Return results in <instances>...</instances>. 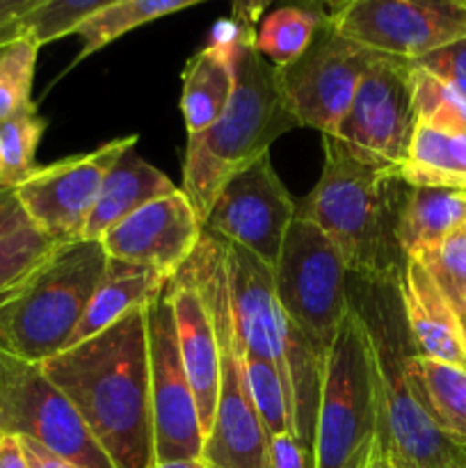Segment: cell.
I'll use <instances>...</instances> for the list:
<instances>
[{"label":"cell","mask_w":466,"mask_h":468,"mask_svg":"<svg viewBox=\"0 0 466 468\" xmlns=\"http://www.w3.org/2000/svg\"><path fill=\"white\" fill-rule=\"evenodd\" d=\"M41 370L73 402L114 468L155 464L144 306L44 361Z\"/></svg>","instance_id":"obj_1"},{"label":"cell","mask_w":466,"mask_h":468,"mask_svg":"<svg viewBox=\"0 0 466 468\" xmlns=\"http://www.w3.org/2000/svg\"><path fill=\"white\" fill-rule=\"evenodd\" d=\"M320 181L297 213L318 224L336 245L350 277L365 282L397 279L405 256L397 245V218L409 186L397 172L356 160L332 135H323Z\"/></svg>","instance_id":"obj_2"},{"label":"cell","mask_w":466,"mask_h":468,"mask_svg":"<svg viewBox=\"0 0 466 468\" xmlns=\"http://www.w3.org/2000/svg\"><path fill=\"white\" fill-rule=\"evenodd\" d=\"M347 297L368 334L377 373V443L400 468H466V451L432 423L407 379V356L416 352L402 314L397 279L347 277Z\"/></svg>","instance_id":"obj_3"},{"label":"cell","mask_w":466,"mask_h":468,"mask_svg":"<svg viewBox=\"0 0 466 468\" xmlns=\"http://www.w3.org/2000/svg\"><path fill=\"white\" fill-rule=\"evenodd\" d=\"M300 128L283 99L272 64L245 46L238 58L236 90L222 117L199 135L187 137L183 192L204 224L228 178L270 154V146Z\"/></svg>","instance_id":"obj_4"},{"label":"cell","mask_w":466,"mask_h":468,"mask_svg":"<svg viewBox=\"0 0 466 468\" xmlns=\"http://www.w3.org/2000/svg\"><path fill=\"white\" fill-rule=\"evenodd\" d=\"M178 274L190 282L204 302L222 356L217 410L201 457L210 468H270V437L251 402L245 355L233 323L231 286L222 238L204 229L195 254Z\"/></svg>","instance_id":"obj_5"},{"label":"cell","mask_w":466,"mask_h":468,"mask_svg":"<svg viewBox=\"0 0 466 468\" xmlns=\"http://www.w3.org/2000/svg\"><path fill=\"white\" fill-rule=\"evenodd\" d=\"M105 263L99 240L59 245L0 304V350L39 366L67 350Z\"/></svg>","instance_id":"obj_6"},{"label":"cell","mask_w":466,"mask_h":468,"mask_svg":"<svg viewBox=\"0 0 466 468\" xmlns=\"http://www.w3.org/2000/svg\"><path fill=\"white\" fill-rule=\"evenodd\" d=\"M379 437L377 373L368 334L347 311L324 359L315 423V468H368Z\"/></svg>","instance_id":"obj_7"},{"label":"cell","mask_w":466,"mask_h":468,"mask_svg":"<svg viewBox=\"0 0 466 468\" xmlns=\"http://www.w3.org/2000/svg\"><path fill=\"white\" fill-rule=\"evenodd\" d=\"M274 274V292L288 323L327 356L350 311L347 272L336 245L318 224L295 213Z\"/></svg>","instance_id":"obj_8"},{"label":"cell","mask_w":466,"mask_h":468,"mask_svg":"<svg viewBox=\"0 0 466 468\" xmlns=\"http://www.w3.org/2000/svg\"><path fill=\"white\" fill-rule=\"evenodd\" d=\"M0 430L30 439L78 468H114L73 402L39 364L0 350Z\"/></svg>","instance_id":"obj_9"},{"label":"cell","mask_w":466,"mask_h":468,"mask_svg":"<svg viewBox=\"0 0 466 468\" xmlns=\"http://www.w3.org/2000/svg\"><path fill=\"white\" fill-rule=\"evenodd\" d=\"M324 9L343 37L402 62L466 37V3L457 0H350Z\"/></svg>","instance_id":"obj_10"},{"label":"cell","mask_w":466,"mask_h":468,"mask_svg":"<svg viewBox=\"0 0 466 468\" xmlns=\"http://www.w3.org/2000/svg\"><path fill=\"white\" fill-rule=\"evenodd\" d=\"M387 55L373 53L343 37L329 16L309 48L291 67L277 69L283 99L295 122L320 135H336L356 90L373 64Z\"/></svg>","instance_id":"obj_11"},{"label":"cell","mask_w":466,"mask_h":468,"mask_svg":"<svg viewBox=\"0 0 466 468\" xmlns=\"http://www.w3.org/2000/svg\"><path fill=\"white\" fill-rule=\"evenodd\" d=\"M144 318L155 462L199 460L206 437L195 393L183 368L167 291L146 302Z\"/></svg>","instance_id":"obj_12"},{"label":"cell","mask_w":466,"mask_h":468,"mask_svg":"<svg viewBox=\"0 0 466 468\" xmlns=\"http://www.w3.org/2000/svg\"><path fill=\"white\" fill-rule=\"evenodd\" d=\"M416 128L409 62L382 58L356 90L336 137L350 155L365 165L397 172Z\"/></svg>","instance_id":"obj_13"},{"label":"cell","mask_w":466,"mask_h":468,"mask_svg":"<svg viewBox=\"0 0 466 468\" xmlns=\"http://www.w3.org/2000/svg\"><path fill=\"white\" fill-rule=\"evenodd\" d=\"M140 137H119L96 151L53 165L37 167L21 186L16 197L32 227L55 245L78 242L94 210L105 176L112 165L137 144Z\"/></svg>","instance_id":"obj_14"},{"label":"cell","mask_w":466,"mask_h":468,"mask_svg":"<svg viewBox=\"0 0 466 468\" xmlns=\"http://www.w3.org/2000/svg\"><path fill=\"white\" fill-rule=\"evenodd\" d=\"M297 204L272 167L270 154L233 174L219 190L204 229L251 251L270 270L277 265Z\"/></svg>","instance_id":"obj_15"},{"label":"cell","mask_w":466,"mask_h":468,"mask_svg":"<svg viewBox=\"0 0 466 468\" xmlns=\"http://www.w3.org/2000/svg\"><path fill=\"white\" fill-rule=\"evenodd\" d=\"M201 233L204 224L185 192L174 190L114 224L99 242L108 259L140 265L172 283L195 254Z\"/></svg>","instance_id":"obj_16"},{"label":"cell","mask_w":466,"mask_h":468,"mask_svg":"<svg viewBox=\"0 0 466 468\" xmlns=\"http://www.w3.org/2000/svg\"><path fill=\"white\" fill-rule=\"evenodd\" d=\"M224 256L242 355L270 361L288 393V356L306 338L288 323L279 306L272 270L251 251L231 242H224Z\"/></svg>","instance_id":"obj_17"},{"label":"cell","mask_w":466,"mask_h":468,"mask_svg":"<svg viewBox=\"0 0 466 468\" xmlns=\"http://www.w3.org/2000/svg\"><path fill=\"white\" fill-rule=\"evenodd\" d=\"M169 304H172L174 324H176L178 350H181L183 368L196 400L201 430L208 437L213 428L215 410H217L219 378H222V356L215 336L213 323L208 318L204 302L195 288L181 274L174 277L167 286Z\"/></svg>","instance_id":"obj_18"},{"label":"cell","mask_w":466,"mask_h":468,"mask_svg":"<svg viewBox=\"0 0 466 468\" xmlns=\"http://www.w3.org/2000/svg\"><path fill=\"white\" fill-rule=\"evenodd\" d=\"M397 292L416 355L466 368L464 320L418 261H405L397 277Z\"/></svg>","instance_id":"obj_19"},{"label":"cell","mask_w":466,"mask_h":468,"mask_svg":"<svg viewBox=\"0 0 466 468\" xmlns=\"http://www.w3.org/2000/svg\"><path fill=\"white\" fill-rule=\"evenodd\" d=\"M174 190L178 187L174 186L172 178L140 158L132 146L112 165L105 176L94 210L82 229L80 240H101L114 224L131 218L149 201L172 195Z\"/></svg>","instance_id":"obj_20"},{"label":"cell","mask_w":466,"mask_h":468,"mask_svg":"<svg viewBox=\"0 0 466 468\" xmlns=\"http://www.w3.org/2000/svg\"><path fill=\"white\" fill-rule=\"evenodd\" d=\"M169 283L163 282L158 274L140 265L123 263V261L108 259L103 277L96 283V291L82 314L78 329L73 332L69 347L94 338L96 334L105 332L110 324L122 320L132 309H140L155 295L167 291ZM67 347V350H69Z\"/></svg>","instance_id":"obj_21"},{"label":"cell","mask_w":466,"mask_h":468,"mask_svg":"<svg viewBox=\"0 0 466 468\" xmlns=\"http://www.w3.org/2000/svg\"><path fill=\"white\" fill-rule=\"evenodd\" d=\"M405 370L425 414L455 446L466 451V368L411 352Z\"/></svg>","instance_id":"obj_22"},{"label":"cell","mask_w":466,"mask_h":468,"mask_svg":"<svg viewBox=\"0 0 466 468\" xmlns=\"http://www.w3.org/2000/svg\"><path fill=\"white\" fill-rule=\"evenodd\" d=\"M466 224V192L409 187L397 218V245L405 259H416Z\"/></svg>","instance_id":"obj_23"},{"label":"cell","mask_w":466,"mask_h":468,"mask_svg":"<svg viewBox=\"0 0 466 468\" xmlns=\"http://www.w3.org/2000/svg\"><path fill=\"white\" fill-rule=\"evenodd\" d=\"M397 176L409 187L466 192V135L416 123Z\"/></svg>","instance_id":"obj_24"},{"label":"cell","mask_w":466,"mask_h":468,"mask_svg":"<svg viewBox=\"0 0 466 468\" xmlns=\"http://www.w3.org/2000/svg\"><path fill=\"white\" fill-rule=\"evenodd\" d=\"M327 18L324 5H288L260 16L254 48L274 69L291 67L304 55Z\"/></svg>","instance_id":"obj_25"},{"label":"cell","mask_w":466,"mask_h":468,"mask_svg":"<svg viewBox=\"0 0 466 468\" xmlns=\"http://www.w3.org/2000/svg\"><path fill=\"white\" fill-rule=\"evenodd\" d=\"M199 3L201 0H108L99 12L91 14L78 27L76 37H80L82 48L71 67L80 64L96 50L105 48L135 27L146 26L155 18L169 16V14L183 12L187 7H195Z\"/></svg>","instance_id":"obj_26"},{"label":"cell","mask_w":466,"mask_h":468,"mask_svg":"<svg viewBox=\"0 0 466 468\" xmlns=\"http://www.w3.org/2000/svg\"><path fill=\"white\" fill-rule=\"evenodd\" d=\"M44 131L46 122L37 114V105L0 122V187L16 190L35 172L37 146Z\"/></svg>","instance_id":"obj_27"},{"label":"cell","mask_w":466,"mask_h":468,"mask_svg":"<svg viewBox=\"0 0 466 468\" xmlns=\"http://www.w3.org/2000/svg\"><path fill=\"white\" fill-rule=\"evenodd\" d=\"M39 46L27 37L0 41V122L14 117L32 103V82Z\"/></svg>","instance_id":"obj_28"},{"label":"cell","mask_w":466,"mask_h":468,"mask_svg":"<svg viewBox=\"0 0 466 468\" xmlns=\"http://www.w3.org/2000/svg\"><path fill=\"white\" fill-rule=\"evenodd\" d=\"M245 375L251 402L270 439L292 434V410L277 368L270 361L245 355Z\"/></svg>","instance_id":"obj_29"},{"label":"cell","mask_w":466,"mask_h":468,"mask_svg":"<svg viewBox=\"0 0 466 468\" xmlns=\"http://www.w3.org/2000/svg\"><path fill=\"white\" fill-rule=\"evenodd\" d=\"M409 69L416 123L466 135V96L414 64Z\"/></svg>","instance_id":"obj_30"},{"label":"cell","mask_w":466,"mask_h":468,"mask_svg":"<svg viewBox=\"0 0 466 468\" xmlns=\"http://www.w3.org/2000/svg\"><path fill=\"white\" fill-rule=\"evenodd\" d=\"M105 3L108 0H41L16 23V37H27L41 48L50 41L76 35L78 27Z\"/></svg>","instance_id":"obj_31"},{"label":"cell","mask_w":466,"mask_h":468,"mask_svg":"<svg viewBox=\"0 0 466 468\" xmlns=\"http://www.w3.org/2000/svg\"><path fill=\"white\" fill-rule=\"evenodd\" d=\"M414 261L423 265L457 315L466 323V224Z\"/></svg>","instance_id":"obj_32"},{"label":"cell","mask_w":466,"mask_h":468,"mask_svg":"<svg viewBox=\"0 0 466 468\" xmlns=\"http://www.w3.org/2000/svg\"><path fill=\"white\" fill-rule=\"evenodd\" d=\"M53 240L41 236L35 227L0 240V304L58 250Z\"/></svg>","instance_id":"obj_33"},{"label":"cell","mask_w":466,"mask_h":468,"mask_svg":"<svg viewBox=\"0 0 466 468\" xmlns=\"http://www.w3.org/2000/svg\"><path fill=\"white\" fill-rule=\"evenodd\" d=\"M409 64L423 69L429 76L439 78L441 82L450 85L452 90L460 91L461 96H466V37Z\"/></svg>","instance_id":"obj_34"},{"label":"cell","mask_w":466,"mask_h":468,"mask_svg":"<svg viewBox=\"0 0 466 468\" xmlns=\"http://www.w3.org/2000/svg\"><path fill=\"white\" fill-rule=\"evenodd\" d=\"M270 468H313V462L302 452L295 434L270 439Z\"/></svg>","instance_id":"obj_35"},{"label":"cell","mask_w":466,"mask_h":468,"mask_svg":"<svg viewBox=\"0 0 466 468\" xmlns=\"http://www.w3.org/2000/svg\"><path fill=\"white\" fill-rule=\"evenodd\" d=\"M26 227H32V224L26 218V213H23V206L18 201L16 190L0 187V240Z\"/></svg>","instance_id":"obj_36"},{"label":"cell","mask_w":466,"mask_h":468,"mask_svg":"<svg viewBox=\"0 0 466 468\" xmlns=\"http://www.w3.org/2000/svg\"><path fill=\"white\" fill-rule=\"evenodd\" d=\"M41 0H0V41L16 37V23Z\"/></svg>","instance_id":"obj_37"},{"label":"cell","mask_w":466,"mask_h":468,"mask_svg":"<svg viewBox=\"0 0 466 468\" xmlns=\"http://www.w3.org/2000/svg\"><path fill=\"white\" fill-rule=\"evenodd\" d=\"M21 446H23V455H26L27 466L30 468H78V466L69 464V462L62 460V457H58V455H53L50 451H46V448H41L39 443L30 441V439H21Z\"/></svg>","instance_id":"obj_38"},{"label":"cell","mask_w":466,"mask_h":468,"mask_svg":"<svg viewBox=\"0 0 466 468\" xmlns=\"http://www.w3.org/2000/svg\"><path fill=\"white\" fill-rule=\"evenodd\" d=\"M0 468H30L23 455L21 439L0 430Z\"/></svg>","instance_id":"obj_39"},{"label":"cell","mask_w":466,"mask_h":468,"mask_svg":"<svg viewBox=\"0 0 466 468\" xmlns=\"http://www.w3.org/2000/svg\"><path fill=\"white\" fill-rule=\"evenodd\" d=\"M151 468H210L204 457L199 460H181V462H155Z\"/></svg>","instance_id":"obj_40"},{"label":"cell","mask_w":466,"mask_h":468,"mask_svg":"<svg viewBox=\"0 0 466 468\" xmlns=\"http://www.w3.org/2000/svg\"><path fill=\"white\" fill-rule=\"evenodd\" d=\"M368 468H400V466H397L396 462H393L391 457H388L387 452H384L382 448H379V443H377V448H375L373 457H370Z\"/></svg>","instance_id":"obj_41"},{"label":"cell","mask_w":466,"mask_h":468,"mask_svg":"<svg viewBox=\"0 0 466 468\" xmlns=\"http://www.w3.org/2000/svg\"><path fill=\"white\" fill-rule=\"evenodd\" d=\"M464 327H466V323H464Z\"/></svg>","instance_id":"obj_42"}]
</instances>
